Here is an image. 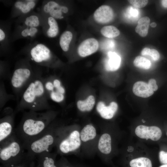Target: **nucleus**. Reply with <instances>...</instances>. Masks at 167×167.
<instances>
[{
  "label": "nucleus",
  "mask_w": 167,
  "mask_h": 167,
  "mask_svg": "<svg viewBox=\"0 0 167 167\" xmlns=\"http://www.w3.org/2000/svg\"><path fill=\"white\" fill-rule=\"evenodd\" d=\"M55 116V113L51 109L43 112L29 110L23 113L15 132L24 148L44 133Z\"/></svg>",
  "instance_id": "obj_1"
},
{
  "label": "nucleus",
  "mask_w": 167,
  "mask_h": 167,
  "mask_svg": "<svg viewBox=\"0 0 167 167\" xmlns=\"http://www.w3.org/2000/svg\"><path fill=\"white\" fill-rule=\"evenodd\" d=\"M48 100L43 77L41 73L37 72L23 93L15 112L16 113L26 109L35 111L51 110Z\"/></svg>",
  "instance_id": "obj_2"
},
{
  "label": "nucleus",
  "mask_w": 167,
  "mask_h": 167,
  "mask_svg": "<svg viewBox=\"0 0 167 167\" xmlns=\"http://www.w3.org/2000/svg\"><path fill=\"white\" fill-rule=\"evenodd\" d=\"M0 162L3 167H12L22 161L27 155L23 144L15 132L0 143Z\"/></svg>",
  "instance_id": "obj_3"
},
{
  "label": "nucleus",
  "mask_w": 167,
  "mask_h": 167,
  "mask_svg": "<svg viewBox=\"0 0 167 167\" xmlns=\"http://www.w3.org/2000/svg\"><path fill=\"white\" fill-rule=\"evenodd\" d=\"M37 72L32 70L28 59L21 60L17 63L10 78V83L16 99L21 97Z\"/></svg>",
  "instance_id": "obj_4"
},
{
  "label": "nucleus",
  "mask_w": 167,
  "mask_h": 167,
  "mask_svg": "<svg viewBox=\"0 0 167 167\" xmlns=\"http://www.w3.org/2000/svg\"><path fill=\"white\" fill-rule=\"evenodd\" d=\"M56 131L53 122L43 134L24 147L28 155L36 158L41 154L50 152L56 141Z\"/></svg>",
  "instance_id": "obj_5"
},
{
  "label": "nucleus",
  "mask_w": 167,
  "mask_h": 167,
  "mask_svg": "<svg viewBox=\"0 0 167 167\" xmlns=\"http://www.w3.org/2000/svg\"><path fill=\"white\" fill-rule=\"evenodd\" d=\"M28 57L37 64L48 68L53 66V54L49 48L43 44H37L33 46L30 50Z\"/></svg>",
  "instance_id": "obj_6"
},
{
  "label": "nucleus",
  "mask_w": 167,
  "mask_h": 167,
  "mask_svg": "<svg viewBox=\"0 0 167 167\" xmlns=\"http://www.w3.org/2000/svg\"><path fill=\"white\" fill-rule=\"evenodd\" d=\"M15 113L9 107L3 109L0 119V143L4 141L15 133L14 119Z\"/></svg>",
  "instance_id": "obj_7"
},
{
  "label": "nucleus",
  "mask_w": 167,
  "mask_h": 167,
  "mask_svg": "<svg viewBox=\"0 0 167 167\" xmlns=\"http://www.w3.org/2000/svg\"><path fill=\"white\" fill-rule=\"evenodd\" d=\"M80 144V134L78 131H74L60 141L58 148L61 153L66 154L77 149Z\"/></svg>",
  "instance_id": "obj_8"
},
{
  "label": "nucleus",
  "mask_w": 167,
  "mask_h": 167,
  "mask_svg": "<svg viewBox=\"0 0 167 167\" xmlns=\"http://www.w3.org/2000/svg\"><path fill=\"white\" fill-rule=\"evenodd\" d=\"M135 132L139 138L156 141L161 138L162 133L161 129L157 126H148L143 125L138 126L135 128Z\"/></svg>",
  "instance_id": "obj_9"
},
{
  "label": "nucleus",
  "mask_w": 167,
  "mask_h": 167,
  "mask_svg": "<svg viewBox=\"0 0 167 167\" xmlns=\"http://www.w3.org/2000/svg\"><path fill=\"white\" fill-rule=\"evenodd\" d=\"M43 81L45 90L49 99H50L56 94H64L65 89L61 85V82L59 79H54L50 75L43 77Z\"/></svg>",
  "instance_id": "obj_10"
},
{
  "label": "nucleus",
  "mask_w": 167,
  "mask_h": 167,
  "mask_svg": "<svg viewBox=\"0 0 167 167\" xmlns=\"http://www.w3.org/2000/svg\"><path fill=\"white\" fill-rule=\"evenodd\" d=\"M44 12L55 19H61L63 18L62 13H67L68 8L66 6L59 5L54 1L47 2L43 6Z\"/></svg>",
  "instance_id": "obj_11"
},
{
  "label": "nucleus",
  "mask_w": 167,
  "mask_h": 167,
  "mask_svg": "<svg viewBox=\"0 0 167 167\" xmlns=\"http://www.w3.org/2000/svg\"><path fill=\"white\" fill-rule=\"evenodd\" d=\"M98 47L97 40L94 38H89L81 43L78 48V52L80 56L85 57L95 52Z\"/></svg>",
  "instance_id": "obj_12"
},
{
  "label": "nucleus",
  "mask_w": 167,
  "mask_h": 167,
  "mask_svg": "<svg viewBox=\"0 0 167 167\" xmlns=\"http://www.w3.org/2000/svg\"><path fill=\"white\" fill-rule=\"evenodd\" d=\"M113 17V12L112 8L107 5L100 6L94 14L95 20L97 22L105 24L110 21Z\"/></svg>",
  "instance_id": "obj_13"
},
{
  "label": "nucleus",
  "mask_w": 167,
  "mask_h": 167,
  "mask_svg": "<svg viewBox=\"0 0 167 167\" xmlns=\"http://www.w3.org/2000/svg\"><path fill=\"white\" fill-rule=\"evenodd\" d=\"M118 105L116 103L112 102L108 106L105 105L104 103L100 101L96 106L97 111L103 118L109 119L112 118L116 112Z\"/></svg>",
  "instance_id": "obj_14"
},
{
  "label": "nucleus",
  "mask_w": 167,
  "mask_h": 167,
  "mask_svg": "<svg viewBox=\"0 0 167 167\" xmlns=\"http://www.w3.org/2000/svg\"><path fill=\"white\" fill-rule=\"evenodd\" d=\"M38 158L37 165L35 164L32 167H58L55 156L50 152H45L36 156Z\"/></svg>",
  "instance_id": "obj_15"
},
{
  "label": "nucleus",
  "mask_w": 167,
  "mask_h": 167,
  "mask_svg": "<svg viewBox=\"0 0 167 167\" xmlns=\"http://www.w3.org/2000/svg\"><path fill=\"white\" fill-rule=\"evenodd\" d=\"M133 93L136 96L143 97H148L154 93L148 84L143 81H139L135 83L132 89Z\"/></svg>",
  "instance_id": "obj_16"
},
{
  "label": "nucleus",
  "mask_w": 167,
  "mask_h": 167,
  "mask_svg": "<svg viewBox=\"0 0 167 167\" xmlns=\"http://www.w3.org/2000/svg\"><path fill=\"white\" fill-rule=\"evenodd\" d=\"M121 58L120 56L115 52L109 51L105 62V69L109 71H114L118 69L120 66Z\"/></svg>",
  "instance_id": "obj_17"
},
{
  "label": "nucleus",
  "mask_w": 167,
  "mask_h": 167,
  "mask_svg": "<svg viewBox=\"0 0 167 167\" xmlns=\"http://www.w3.org/2000/svg\"><path fill=\"white\" fill-rule=\"evenodd\" d=\"M100 151L105 154H109L111 151V139L107 133L103 134L100 137L98 144Z\"/></svg>",
  "instance_id": "obj_18"
},
{
  "label": "nucleus",
  "mask_w": 167,
  "mask_h": 167,
  "mask_svg": "<svg viewBox=\"0 0 167 167\" xmlns=\"http://www.w3.org/2000/svg\"><path fill=\"white\" fill-rule=\"evenodd\" d=\"M150 23V19L147 16L143 17L138 20L135 31L140 36L145 37L147 36Z\"/></svg>",
  "instance_id": "obj_19"
},
{
  "label": "nucleus",
  "mask_w": 167,
  "mask_h": 167,
  "mask_svg": "<svg viewBox=\"0 0 167 167\" xmlns=\"http://www.w3.org/2000/svg\"><path fill=\"white\" fill-rule=\"evenodd\" d=\"M36 4V1L30 0L24 1H18L15 3V6L23 14L29 12L35 7Z\"/></svg>",
  "instance_id": "obj_20"
},
{
  "label": "nucleus",
  "mask_w": 167,
  "mask_h": 167,
  "mask_svg": "<svg viewBox=\"0 0 167 167\" xmlns=\"http://www.w3.org/2000/svg\"><path fill=\"white\" fill-rule=\"evenodd\" d=\"M96 135L95 128L93 126L90 125L85 126L82 129L80 134L81 140L84 142L93 139Z\"/></svg>",
  "instance_id": "obj_21"
},
{
  "label": "nucleus",
  "mask_w": 167,
  "mask_h": 167,
  "mask_svg": "<svg viewBox=\"0 0 167 167\" xmlns=\"http://www.w3.org/2000/svg\"><path fill=\"white\" fill-rule=\"evenodd\" d=\"M95 103L94 97L92 95L90 96L84 101H79L77 102L78 109L81 111H90L93 108Z\"/></svg>",
  "instance_id": "obj_22"
},
{
  "label": "nucleus",
  "mask_w": 167,
  "mask_h": 167,
  "mask_svg": "<svg viewBox=\"0 0 167 167\" xmlns=\"http://www.w3.org/2000/svg\"><path fill=\"white\" fill-rule=\"evenodd\" d=\"M47 22L49 27L46 32L47 36L50 38L55 37L59 32L58 24L55 19L49 16L47 19Z\"/></svg>",
  "instance_id": "obj_23"
},
{
  "label": "nucleus",
  "mask_w": 167,
  "mask_h": 167,
  "mask_svg": "<svg viewBox=\"0 0 167 167\" xmlns=\"http://www.w3.org/2000/svg\"><path fill=\"white\" fill-rule=\"evenodd\" d=\"M72 33L69 31H65L60 36L59 44L62 50L67 52L69 49V45L72 38Z\"/></svg>",
  "instance_id": "obj_24"
},
{
  "label": "nucleus",
  "mask_w": 167,
  "mask_h": 167,
  "mask_svg": "<svg viewBox=\"0 0 167 167\" xmlns=\"http://www.w3.org/2000/svg\"><path fill=\"white\" fill-rule=\"evenodd\" d=\"M0 110L2 109L7 102L11 100H15L16 98L15 95L9 94L6 91L4 84L0 82Z\"/></svg>",
  "instance_id": "obj_25"
},
{
  "label": "nucleus",
  "mask_w": 167,
  "mask_h": 167,
  "mask_svg": "<svg viewBox=\"0 0 167 167\" xmlns=\"http://www.w3.org/2000/svg\"><path fill=\"white\" fill-rule=\"evenodd\" d=\"M130 165L131 167H152L151 161L145 157H140L131 160Z\"/></svg>",
  "instance_id": "obj_26"
},
{
  "label": "nucleus",
  "mask_w": 167,
  "mask_h": 167,
  "mask_svg": "<svg viewBox=\"0 0 167 167\" xmlns=\"http://www.w3.org/2000/svg\"><path fill=\"white\" fill-rule=\"evenodd\" d=\"M101 32L103 35L109 38L116 37L120 34L118 29L113 26H107L103 27L101 29Z\"/></svg>",
  "instance_id": "obj_27"
},
{
  "label": "nucleus",
  "mask_w": 167,
  "mask_h": 167,
  "mask_svg": "<svg viewBox=\"0 0 167 167\" xmlns=\"http://www.w3.org/2000/svg\"><path fill=\"white\" fill-rule=\"evenodd\" d=\"M133 63L136 67L144 69H149L151 65V62L149 60L141 56L136 57Z\"/></svg>",
  "instance_id": "obj_28"
},
{
  "label": "nucleus",
  "mask_w": 167,
  "mask_h": 167,
  "mask_svg": "<svg viewBox=\"0 0 167 167\" xmlns=\"http://www.w3.org/2000/svg\"><path fill=\"white\" fill-rule=\"evenodd\" d=\"M24 24L27 27L36 28L40 24L39 17L35 15H31L26 17L24 22Z\"/></svg>",
  "instance_id": "obj_29"
},
{
  "label": "nucleus",
  "mask_w": 167,
  "mask_h": 167,
  "mask_svg": "<svg viewBox=\"0 0 167 167\" xmlns=\"http://www.w3.org/2000/svg\"><path fill=\"white\" fill-rule=\"evenodd\" d=\"M141 54L142 55L150 56L152 59L154 61L158 60L160 58L159 53L154 49L145 48L142 50Z\"/></svg>",
  "instance_id": "obj_30"
},
{
  "label": "nucleus",
  "mask_w": 167,
  "mask_h": 167,
  "mask_svg": "<svg viewBox=\"0 0 167 167\" xmlns=\"http://www.w3.org/2000/svg\"><path fill=\"white\" fill-rule=\"evenodd\" d=\"M36 158L27 155L21 162L12 167H32L35 164L34 160ZM0 167H3L0 166Z\"/></svg>",
  "instance_id": "obj_31"
},
{
  "label": "nucleus",
  "mask_w": 167,
  "mask_h": 167,
  "mask_svg": "<svg viewBox=\"0 0 167 167\" xmlns=\"http://www.w3.org/2000/svg\"><path fill=\"white\" fill-rule=\"evenodd\" d=\"M38 32L36 28L27 27L23 29L21 32V35L24 37H33Z\"/></svg>",
  "instance_id": "obj_32"
},
{
  "label": "nucleus",
  "mask_w": 167,
  "mask_h": 167,
  "mask_svg": "<svg viewBox=\"0 0 167 167\" xmlns=\"http://www.w3.org/2000/svg\"><path fill=\"white\" fill-rule=\"evenodd\" d=\"M128 2L134 7L137 8H141L145 6L148 1L146 0H130Z\"/></svg>",
  "instance_id": "obj_33"
},
{
  "label": "nucleus",
  "mask_w": 167,
  "mask_h": 167,
  "mask_svg": "<svg viewBox=\"0 0 167 167\" xmlns=\"http://www.w3.org/2000/svg\"><path fill=\"white\" fill-rule=\"evenodd\" d=\"M159 157L160 162L163 164H167V152L162 151L159 153Z\"/></svg>",
  "instance_id": "obj_34"
},
{
  "label": "nucleus",
  "mask_w": 167,
  "mask_h": 167,
  "mask_svg": "<svg viewBox=\"0 0 167 167\" xmlns=\"http://www.w3.org/2000/svg\"><path fill=\"white\" fill-rule=\"evenodd\" d=\"M148 85L152 90L154 92L158 89V86L156 84V80L154 79H150L148 83Z\"/></svg>",
  "instance_id": "obj_35"
},
{
  "label": "nucleus",
  "mask_w": 167,
  "mask_h": 167,
  "mask_svg": "<svg viewBox=\"0 0 167 167\" xmlns=\"http://www.w3.org/2000/svg\"><path fill=\"white\" fill-rule=\"evenodd\" d=\"M58 167H72L65 161L62 160L59 162H57Z\"/></svg>",
  "instance_id": "obj_36"
},
{
  "label": "nucleus",
  "mask_w": 167,
  "mask_h": 167,
  "mask_svg": "<svg viewBox=\"0 0 167 167\" xmlns=\"http://www.w3.org/2000/svg\"><path fill=\"white\" fill-rule=\"evenodd\" d=\"M6 34L4 31L1 28L0 29V41H3L6 38Z\"/></svg>",
  "instance_id": "obj_37"
},
{
  "label": "nucleus",
  "mask_w": 167,
  "mask_h": 167,
  "mask_svg": "<svg viewBox=\"0 0 167 167\" xmlns=\"http://www.w3.org/2000/svg\"><path fill=\"white\" fill-rule=\"evenodd\" d=\"M162 6L165 7L167 8V0H163L161 1Z\"/></svg>",
  "instance_id": "obj_38"
},
{
  "label": "nucleus",
  "mask_w": 167,
  "mask_h": 167,
  "mask_svg": "<svg viewBox=\"0 0 167 167\" xmlns=\"http://www.w3.org/2000/svg\"><path fill=\"white\" fill-rule=\"evenodd\" d=\"M152 28L155 27L156 26V24L155 22L152 23L150 24Z\"/></svg>",
  "instance_id": "obj_39"
},
{
  "label": "nucleus",
  "mask_w": 167,
  "mask_h": 167,
  "mask_svg": "<svg viewBox=\"0 0 167 167\" xmlns=\"http://www.w3.org/2000/svg\"><path fill=\"white\" fill-rule=\"evenodd\" d=\"M160 167H167V165H164L160 166Z\"/></svg>",
  "instance_id": "obj_40"
},
{
  "label": "nucleus",
  "mask_w": 167,
  "mask_h": 167,
  "mask_svg": "<svg viewBox=\"0 0 167 167\" xmlns=\"http://www.w3.org/2000/svg\"><path fill=\"white\" fill-rule=\"evenodd\" d=\"M142 122H145V121H144V120H143V119L142 120Z\"/></svg>",
  "instance_id": "obj_41"
},
{
  "label": "nucleus",
  "mask_w": 167,
  "mask_h": 167,
  "mask_svg": "<svg viewBox=\"0 0 167 167\" xmlns=\"http://www.w3.org/2000/svg\"></svg>",
  "instance_id": "obj_42"
}]
</instances>
